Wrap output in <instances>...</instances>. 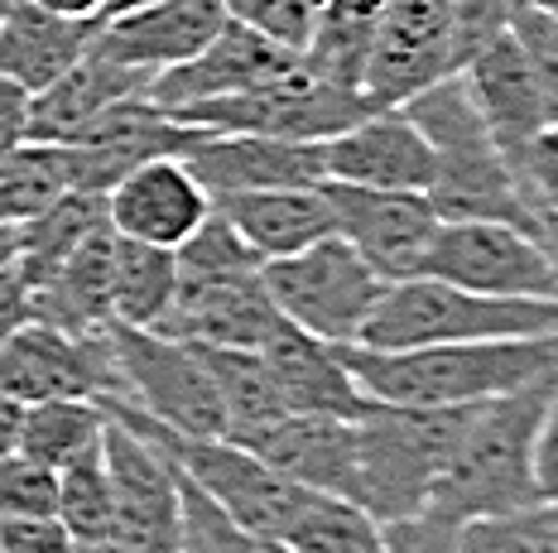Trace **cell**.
<instances>
[{"label": "cell", "mask_w": 558, "mask_h": 553, "mask_svg": "<svg viewBox=\"0 0 558 553\" xmlns=\"http://www.w3.org/2000/svg\"><path fill=\"white\" fill-rule=\"evenodd\" d=\"M63 193L68 174L58 145H20L0 155V226H25Z\"/></svg>", "instance_id": "31"}, {"label": "cell", "mask_w": 558, "mask_h": 553, "mask_svg": "<svg viewBox=\"0 0 558 553\" xmlns=\"http://www.w3.org/2000/svg\"><path fill=\"white\" fill-rule=\"evenodd\" d=\"M20 256V226H0V265Z\"/></svg>", "instance_id": "47"}, {"label": "cell", "mask_w": 558, "mask_h": 553, "mask_svg": "<svg viewBox=\"0 0 558 553\" xmlns=\"http://www.w3.org/2000/svg\"><path fill=\"white\" fill-rule=\"evenodd\" d=\"M173 294H179V260H173V250L125 241V236L111 241V322L155 332L169 318Z\"/></svg>", "instance_id": "27"}, {"label": "cell", "mask_w": 558, "mask_h": 553, "mask_svg": "<svg viewBox=\"0 0 558 553\" xmlns=\"http://www.w3.org/2000/svg\"><path fill=\"white\" fill-rule=\"evenodd\" d=\"M251 453L270 471H279L289 487L332 495V501H347V505L362 501V481H356V419L284 414Z\"/></svg>", "instance_id": "19"}, {"label": "cell", "mask_w": 558, "mask_h": 553, "mask_svg": "<svg viewBox=\"0 0 558 553\" xmlns=\"http://www.w3.org/2000/svg\"><path fill=\"white\" fill-rule=\"evenodd\" d=\"M380 10H386V0H323L318 20H313V34H308V44H304L299 59H304L313 73L332 77L337 87L362 91Z\"/></svg>", "instance_id": "28"}, {"label": "cell", "mask_w": 558, "mask_h": 553, "mask_svg": "<svg viewBox=\"0 0 558 553\" xmlns=\"http://www.w3.org/2000/svg\"><path fill=\"white\" fill-rule=\"evenodd\" d=\"M520 5H525V0H448L452 39H458V73L476 49H486L492 39H501Z\"/></svg>", "instance_id": "36"}, {"label": "cell", "mask_w": 558, "mask_h": 553, "mask_svg": "<svg viewBox=\"0 0 558 553\" xmlns=\"http://www.w3.org/2000/svg\"><path fill=\"white\" fill-rule=\"evenodd\" d=\"M101 457H107L111 477L116 544L131 553H179L183 501L179 471H173L169 457L116 419H107V429H101Z\"/></svg>", "instance_id": "12"}, {"label": "cell", "mask_w": 558, "mask_h": 553, "mask_svg": "<svg viewBox=\"0 0 558 553\" xmlns=\"http://www.w3.org/2000/svg\"><path fill=\"white\" fill-rule=\"evenodd\" d=\"M332 202L337 236L362 256L386 284L414 280L424 250L434 241L438 212L428 193H400V188H356V183H323Z\"/></svg>", "instance_id": "13"}, {"label": "cell", "mask_w": 558, "mask_h": 553, "mask_svg": "<svg viewBox=\"0 0 558 553\" xmlns=\"http://www.w3.org/2000/svg\"><path fill=\"white\" fill-rule=\"evenodd\" d=\"M255 352H260L265 371L279 390V405L289 414H328V419H362L366 414L371 400L342 366L332 342L308 337L294 322L275 318V328L265 332V342Z\"/></svg>", "instance_id": "21"}, {"label": "cell", "mask_w": 558, "mask_h": 553, "mask_svg": "<svg viewBox=\"0 0 558 553\" xmlns=\"http://www.w3.org/2000/svg\"><path fill=\"white\" fill-rule=\"evenodd\" d=\"M418 274L486 298H558L539 236L510 222H438Z\"/></svg>", "instance_id": "9"}, {"label": "cell", "mask_w": 558, "mask_h": 553, "mask_svg": "<svg viewBox=\"0 0 558 553\" xmlns=\"http://www.w3.org/2000/svg\"><path fill=\"white\" fill-rule=\"evenodd\" d=\"M173 260H179V294L155 332L197 347H260L279 314L265 294L260 260L241 246L222 217H207L173 250Z\"/></svg>", "instance_id": "3"}, {"label": "cell", "mask_w": 558, "mask_h": 553, "mask_svg": "<svg viewBox=\"0 0 558 553\" xmlns=\"http://www.w3.org/2000/svg\"><path fill=\"white\" fill-rule=\"evenodd\" d=\"M366 111H376L362 91L337 87L332 77L313 73L304 59H294L284 73H275L270 83L236 91L222 101H203V107L179 111V121L203 125L213 135H275V140H328V135L347 131L352 121H362Z\"/></svg>", "instance_id": "7"}, {"label": "cell", "mask_w": 558, "mask_h": 553, "mask_svg": "<svg viewBox=\"0 0 558 553\" xmlns=\"http://www.w3.org/2000/svg\"><path fill=\"white\" fill-rule=\"evenodd\" d=\"M73 534L58 525V515H0V553H73Z\"/></svg>", "instance_id": "39"}, {"label": "cell", "mask_w": 558, "mask_h": 553, "mask_svg": "<svg viewBox=\"0 0 558 553\" xmlns=\"http://www.w3.org/2000/svg\"><path fill=\"white\" fill-rule=\"evenodd\" d=\"M5 5H10V0H0V20H5Z\"/></svg>", "instance_id": "50"}, {"label": "cell", "mask_w": 558, "mask_h": 553, "mask_svg": "<svg viewBox=\"0 0 558 553\" xmlns=\"http://www.w3.org/2000/svg\"><path fill=\"white\" fill-rule=\"evenodd\" d=\"M458 77L468 83V97H472V107L482 111L496 149H501L510 159V169H515V159L530 149L534 135H539L544 125H554V111H549V101H544L539 83H534L520 44L510 39V29L501 39L486 44V49H476L472 59L462 63Z\"/></svg>", "instance_id": "20"}, {"label": "cell", "mask_w": 558, "mask_h": 553, "mask_svg": "<svg viewBox=\"0 0 558 553\" xmlns=\"http://www.w3.org/2000/svg\"><path fill=\"white\" fill-rule=\"evenodd\" d=\"M155 77L140 67H121L101 53H83L63 77L29 97V145H73L97 125L116 101L149 97Z\"/></svg>", "instance_id": "22"}, {"label": "cell", "mask_w": 558, "mask_h": 553, "mask_svg": "<svg viewBox=\"0 0 558 553\" xmlns=\"http://www.w3.org/2000/svg\"><path fill=\"white\" fill-rule=\"evenodd\" d=\"M342 366L376 405H424V409H468L486 400L515 395L558 376V328L539 337H496V342H444L418 352H366L337 347Z\"/></svg>", "instance_id": "1"}, {"label": "cell", "mask_w": 558, "mask_h": 553, "mask_svg": "<svg viewBox=\"0 0 558 553\" xmlns=\"http://www.w3.org/2000/svg\"><path fill=\"white\" fill-rule=\"evenodd\" d=\"M0 385L20 405H44V400H92V405H101V400L125 395L111 347V322L97 332H63L49 322H25L0 347Z\"/></svg>", "instance_id": "10"}, {"label": "cell", "mask_w": 558, "mask_h": 553, "mask_svg": "<svg viewBox=\"0 0 558 553\" xmlns=\"http://www.w3.org/2000/svg\"><path fill=\"white\" fill-rule=\"evenodd\" d=\"M539 246L554 265V280H558V212H539Z\"/></svg>", "instance_id": "45"}, {"label": "cell", "mask_w": 558, "mask_h": 553, "mask_svg": "<svg viewBox=\"0 0 558 553\" xmlns=\"http://www.w3.org/2000/svg\"><path fill=\"white\" fill-rule=\"evenodd\" d=\"M179 501H183V539H179V553H231L241 529L207 501L203 491L193 487L189 477H179Z\"/></svg>", "instance_id": "37"}, {"label": "cell", "mask_w": 558, "mask_h": 553, "mask_svg": "<svg viewBox=\"0 0 558 553\" xmlns=\"http://www.w3.org/2000/svg\"><path fill=\"white\" fill-rule=\"evenodd\" d=\"M558 328V298H486L458 284L414 280L386 284L376 314L366 318L352 347L366 352H418L444 342H496V337H539Z\"/></svg>", "instance_id": "4"}, {"label": "cell", "mask_w": 558, "mask_h": 553, "mask_svg": "<svg viewBox=\"0 0 558 553\" xmlns=\"http://www.w3.org/2000/svg\"><path fill=\"white\" fill-rule=\"evenodd\" d=\"M323 174L332 183H356V188L428 193L434 149L400 107L366 111L362 121L323 140Z\"/></svg>", "instance_id": "14"}, {"label": "cell", "mask_w": 558, "mask_h": 553, "mask_svg": "<svg viewBox=\"0 0 558 553\" xmlns=\"http://www.w3.org/2000/svg\"><path fill=\"white\" fill-rule=\"evenodd\" d=\"M213 217V198L183 159H145L107 188V226L125 241L179 250Z\"/></svg>", "instance_id": "15"}, {"label": "cell", "mask_w": 558, "mask_h": 553, "mask_svg": "<svg viewBox=\"0 0 558 553\" xmlns=\"http://www.w3.org/2000/svg\"><path fill=\"white\" fill-rule=\"evenodd\" d=\"M213 212L241 236V246H246L260 265L299 256L304 246L337 232L332 202H328V193H323V183L318 188L227 193V198H213Z\"/></svg>", "instance_id": "23"}, {"label": "cell", "mask_w": 558, "mask_h": 553, "mask_svg": "<svg viewBox=\"0 0 558 553\" xmlns=\"http://www.w3.org/2000/svg\"><path fill=\"white\" fill-rule=\"evenodd\" d=\"M111 347H116V366H121V380H125L121 400H131L140 414H149L169 433L227 438L222 405H217V390L207 380V366L193 342L111 322Z\"/></svg>", "instance_id": "8"}, {"label": "cell", "mask_w": 558, "mask_h": 553, "mask_svg": "<svg viewBox=\"0 0 558 553\" xmlns=\"http://www.w3.org/2000/svg\"><path fill=\"white\" fill-rule=\"evenodd\" d=\"M525 5H534V10H544V15L558 20V0H525Z\"/></svg>", "instance_id": "49"}, {"label": "cell", "mask_w": 558, "mask_h": 553, "mask_svg": "<svg viewBox=\"0 0 558 553\" xmlns=\"http://www.w3.org/2000/svg\"><path fill=\"white\" fill-rule=\"evenodd\" d=\"M25 322H34V290H29V274L20 260L0 265V347L15 337Z\"/></svg>", "instance_id": "40"}, {"label": "cell", "mask_w": 558, "mask_h": 553, "mask_svg": "<svg viewBox=\"0 0 558 553\" xmlns=\"http://www.w3.org/2000/svg\"><path fill=\"white\" fill-rule=\"evenodd\" d=\"M29 145V91L0 77V155Z\"/></svg>", "instance_id": "42"}, {"label": "cell", "mask_w": 558, "mask_h": 553, "mask_svg": "<svg viewBox=\"0 0 558 553\" xmlns=\"http://www.w3.org/2000/svg\"><path fill=\"white\" fill-rule=\"evenodd\" d=\"M97 29L101 20H68L39 10L34 0H10L5 20H0V77L34 97L83 59Z\"/></svg>", "instance_id": "24"}, {"label": "cell", "mask_w": 558, "mask_h": 553, "mask_svg": "<svg viewBox=\"0 0 558 553\" xmlns=\"http://www.w3.org/2000/svg\"><path fill=\"white\" fill-rule=\"evenodd\" d=\"M515 179L534 212H558V121L544 125L525 155L515 159Z\"/></svg>", "instance_id": "38"}, {"label": "cell", "mask_w": 558, "mask_h": 553, "mask_svg": "<svg viewBox=\"0 0 558 553\" xmlns=\"http://www.w3.org/2000/svg\"><path fill=\"white\" fill-rule=\"evenodd\" d=\"M39 10H53V15H68V20H101L107 0H34Z\"/></svg>", "instance_id": "44"}, {"label": "cell", "mask_w": 558, "mask_h": 553, "mask_svg": "<svg viewBox=\"0 0 558 553\" xmlns=\"http://www.w3.org/2000/svg\"><path fill=\"white\" fill-rule=\"evenodd\" d=\"M111 241L101 226L73 250L53 274L34 284V322H49L63 332H97L111 322Z\"/></svg>", "instance_id": "25"}, {"label": "cell", "mask_w": 558, "mask_h": 553, "mask_svg": "<svg viewBox=\"0 0 558 553\" xmlns=\"http://www.w3.org/2000/svg\"><path fill=\"white\" fill-rule=\"evenodd\" d=\"M58 525L73 534V544H101L116 529L111 505V477L107 457H101V438L92 447L58 467Z\"/></svg>", "instance_id": "30"}, {"label": "cell", "mask_w": 558, "mask_h": 553, "mask_svg": "<svg viewBox=\"0 0 558 553\" xmlns=\"http://www.w3.org/2000/svg\"><path fill=\"white\" fill-rule=\"evenodd\" d=\"M193 179L207 198L255 188H318L323 174V140H275V135H207L197 149L183 155Z\"/></svg>", "instance_id": "18"}, {"label": "cell", "mask_w": 558, "mask_h": 553, "mask_svg": "<svg viewBox=\"0 0 558 553\" xmlns=\"http://www.w3.org/2000/svg\"><path fill=\"white\" fill-rule=\"evenodd\" d=\"M294 59L299 53L279 49V44H270L265 34L227 20V25L213 34L207 49H197L189 63H179V67H169V73L155 77L149 101L165 107L169 116H179V111L203 107V101H222V97H236V91L270 83V77L284 73Z\"/></svg>", "instance_id": "16"}, {"label": "cell", "mask_w": 558, "mask_h": 553, "mask_svg": "<svg viewBox=\"0 0 558 553\" xmlns=\"http://www.w3.org/2000/svg\"><path fill=\"white\" fill-rule=\"evenodd\" d=\"M222 5H227V20L265 34V39L289 53H304L323 0H222Z\"/></svg>", "instance_id": "33"}, {"label": "cell", "mask_w": 558, "mask_h": 553, "mask_svg": "<svg viewBox=\"0 0 558 553\" xmlns=\"http://www.w3.org/2000/svg\"><path fill=\"white\" fill-rule=\"evenodd\" d=\"M400 111L424 131L428 149H434L428 202H434L438 222H510L539 236V212L530 207L510 159L496 149L462 77H444L410 97Z\"/></svg>", "instance_id": "2"}, {"label": "cell", "mask_w": 558, "mask_h": 553, "mask_svg": "<svg viewBox=\"0 0 558 553\" xmlns=\"http://www.w3.org/2000/svg\"><path fill=\"white\" fill-rule=\"evenodd\" d=\"M260 280L279 318L332 347H352L386 294V280L337 232L304 246L299 256L265 260Z\"/></svg>", "instance_id": "6"}, {"label": "cell", "mask_w": 558, "mask_h": 553, "mask_svg": "<svg viewBox=\"0 0 558 553\" xmlns=\"http://www.w3.org/2000/svg\"><path fill=\"white\" fill-rule=\"evenodd\" d=\"M231 553H289L284 544H275V539H251V534H236V544Z\"/></svg>", "instance_id": "46"}, {"label": "cell", "mask_w": 558, "mask_h": 553, "mask_svg": "<svg viewBox=\"0 0 558 553\" xmlns=\"http://www.w3.org/2000/svg\"><path fill=\"white\" fill-rule=\"evenodd\" d=\"M222 25H227L222 0H155V5L131 10V15L101 20L92 53L159 77L169 67L189 63L197 49H207Z\"/></svg>", "instance_id": "17"}, {"label": "cell", "mask_w": 558, "mask_h": 553, "mask_svg": "<svg viewBox=\"0 0 558 553\" xmlns=\"http://www.w3.org/2000/svg\"><path fill=\"white\" fill-rule=\"evenodd\" d=\"M510 39L520 44L534 83H539L544 101H549V111L558 121V20L544 15V10H534V5H520L515 20H510Z\"/></svg>", "instance_id": "35"}, {"label": "cell", "mask_w": 558, "mask_h": 553, "mask_svg": "<svg viewBox=\"0 0 558 553\" xmlns=\"http://www.w3.org/2000/svg\"><path fill=\"white\" fill-rule=\"evenodd\" d=\"M197 356H203L207 380H213V390H217L227 438L241 447H255L289 414L279 405V390H275L270 371H265L260 352L255 347H197Z\"/></svg>", "instance_id": "26"}, {"label": "cell", "mask_w": 558, "mask_h": 553, "mask_svg": "<svg viewBox=\"0 0 558 553\" xmlns=\"http://www.w3.org/2000/svg\"><path fill=\"white\" fill-rule=\"evenodd\" d=\"M468 409H424V405H376L356 419V481H362V511L376 525L404 520L428 501L434 481L444 477L458 443L472 429Z\"/></svg>", "instance_id": "5"}, {"label": "cell", "mask_w": 558, "mask_h": 553, "mask_svg": "<svg viewBox=\"0 0 558 553\" xmlns=\"http://www.w3.org/2000/svg\"><path fill=\"white\" fill-rule=\"evenodd\" d=\"M73 553H131V549H121L116 539H101V544H77Z\"/></svg>", "instance_id": "48"}, {"label": "cell", "mask_w": 558, "mask_h": 553, "mask_svg": "<svg viewBox=\"0 0 558 553\" xmlns=\"http://www.w3.org/2000/svg\"><path fill=\"white\" fill-rule=\"evenodd\" d=\"M20 419H25V405L0 385V457L15 453V438H20Z\"/></svg>", "instance_id": "43"}, {"label": "cell", "mask_w": 558, "mask_h": 553, "mask_svg": "<svg viewBox=\"0 0 558 553\" xmlns=\"http://www.w3.org/2000/svg\"><path fill=\"white\" fill-rule=\"evenodd\" d=\"M0 515H25V520L58 515V471L5 453L0 457Z\"/></svg>", "instance_id": "34"}, {"label": "cell", "mask_w": 558, "mask_h": 553, "mask_svg": "<svg viewBox=\"0 0 558 553\" xmlns=\"http://www.w3.org/2000/svg\"><path fill=\"white\" fill-rule=\"evenodd\" d=\"M452 553H558V505H525L462 525Z\"/></svg>", "instance_id": "32"}, {"label": "cell", "mask_w": 558, "mask_h": 553, "mask_svg": "<svg viewBox=\"0 0 558 553\" xmlns=\"http://www.w3.org/2000/svg\"><path fill=\"white\" fill-rule=\"evenodd\" d=\"M444 77H458V39H452L448 0H386L362 91L376 111L404 107Z\"/></svg>", "instance_id": "11"}, {"label": "cell", "mask_w": 558, "mask_h": 553, "mask_svg": "<svg viewBox=\"0 0 558 553\" xmlns=\"http://www.w3.org/2000/svg\"><path fill=\"white\" fill-rule=\"evenodd\" d=\"M534 495L539 505H558V395L549 400L534 433Z\"/></svg>", "instance_id": "41"}, {"label": "cell", "mask_w": 558, "mask_h": 553, "mask_svg": "<svg viewBox=\"0 0 558 553\" xmlns=\"http://www.w3.org/2000/svg\"><path fill=\"white\" fill-rule=\"evenodd\" d=\"M101 429H107V414L92 400H44V405H25L15 453L58 471L63 463H73L83 447L97 443Z\"/></svg>", "instance_id": "29"}]
</instances>
